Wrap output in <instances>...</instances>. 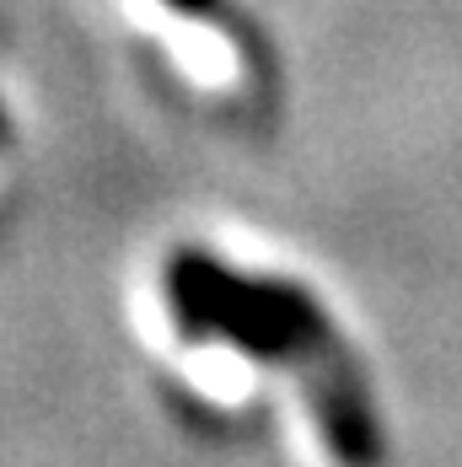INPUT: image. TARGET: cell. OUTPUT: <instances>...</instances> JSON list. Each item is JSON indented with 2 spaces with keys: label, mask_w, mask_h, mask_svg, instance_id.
<instances>
[{
  "label": "cell",
  "mask_w": 462,
  "mask_h": 467,
  "mask_svg": "<svg viewBox=\"0 0 462 467\" xmlns=\"http://www.w3.org/2000/svg\"><path fill=\"white\" fill-rule=\"evenodd\" d=\"M162 296L188 344H226L247 360L296 376L333 467H382L387 441L361 360L301 285L236 275L221 258L184 247L162 269Z\"/></svg>",
  "instance_id": "cell-1"
},
{
  "label": "cell",
  "mask_w": 462,
  "mask_h": 467,
  "mask_svg": "<svg viewBox=\"0 0 462 467\" xmlns=\"http://www.w3.org/2000/svg\"><path fill=\"white\" fill-rule=\"evenodd\" d=\"M5 135H11V124H5V108H0V140H5Z\"/></svg>",
  "instance_id": "cell-3"
},
{
  "label": "cell",
  "mask_w": 462,
  "mask_h": 467,
  "mask_svg": "<svg viewBox=\"0 0 462 467\" xmlns=\"http://www.w3.org/2000/svg\"><path fill=\"white\" fill-rule=\"evenodd\" d=\"M173 11H188V16H215L221 11V0H167Z\"/></svg>",
  "instance_id": "cell-2"
}]
</instances>
